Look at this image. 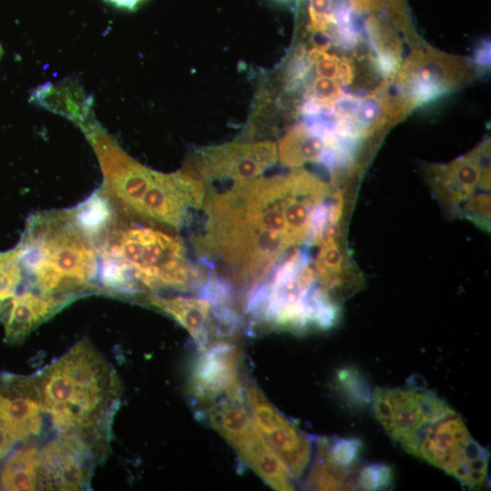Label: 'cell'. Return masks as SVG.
I'll use <instances>...</instances> for the list:
<instances>
[{
  "mask_svg": "<svg viewBox=\"0 0 491 491\" xmlns=\"http://www.w3.org/2000/svg\"><path fill=\"white\" fill-rule=\"evenodd\" d=\"M35 376L46 416L58 433L72 432L108 445L120 384L91 342L79 341Z\"/></svg>",
  "mask_w": 491,
  "mask_h": 491,
  "instance_id": "6da1fadb",
  "label": "cell"
},
{
  "mask_svg": "<svg viewBox=\"0 0 491 491\" xmlns=\"http://www.w3.org/2000/svg\"><path fill=\"white\" fill-rule=\"evenodd\" d=\"M15 246L24 286L74 299L101 293L96 246L76 225L69 209L31 215Z\"/></svg>",
  "mask_w": 491,
  "mask_h": 491,
  "instance_id": "7a4b0ae2",
  "label": "cell"
},
{
  "mask_svg": "<svg viewBox=\"0 0 491 491\" xmlns=\"http://www.w3.org/2000/svg\"><path fill=\"white\" fill-rule=\"evenodd\" d=\"M305 251L294 250L272 270V276L252 287L244 309L255 324L294 333L334 326L339 310L330 294L317 284Z\"/></svg>",
  "mask_w": 491,
  "mask_h": 491,
  "instance_id": "3957f363",
  "label": "cell"
},
{
  "mask_svg": "<svg viewBox=\"0 0 491 491\" xmlns=\"http://www.w3.org/2000/svg\"><path fill=\"white\" fill-rule=\"evenodd\" d=\"M99 251L117 258L129 268L142 295L161 289L199 294L208 278L188 261L178 237L150 226L127 224L120 214L97 245Z\"/></svg>",
  "mask_w": 491,
  "mask_h": 491,
  "instance_id": "277c9868",
  "label": "cell"
},
{
  "mask_svg": "<svg viewBox=\"0 0 491 491\" xmlns=\"http://www.w3.org/2000/svg\"><path fill=\"white\" fill-rule=\"evenodd\" d=\"M473 76L474 68L460 56L430 46L414 49L394 78L396 94L389 95L393 123L399 122L415 108L455 91Z\"/></svg>",
  "mask_w": 491,
  "mask_h": 491,
  "instance_id": "5b68a950",
  "label": "cell"
},
{
  "mask_svg": "<svg viewBox=\"0 0 491 491\" xmlns=\"http://www.w3.org/2000/svg\"><path fill=\"white\" fill-rule=\"evenodd\" d=\"M411 455L467 487L479 486L486 479L487 451L472 437L462 417L453 409L423 429Z\"/></svg>",
  "mask_w": 491,
  "mask_h": 491,
  "instance_id": "8992f818",
  "label": "cell"
},
{
  "mask_svg": "<svg viewBox=\"0 0 491 491\" xmlns=\"http://www.w3.org/2000/svg\"><path fill=\"white\" fill-rule=\"evenodd\" d=\"M197 415L206 419L270 487L293 490L287 470L258 431L246 398H221Z\"/></svg>",
  "mask_w": 491,
  "mask_h": 491,
  "instance_id": "52a82bcc",
  "label": "cell"
},
{
  "mask_svg": "<svg viewBox=\"0 0 491 491\" xmlns=\"http://www.w3.org/2000/svg\"><path fill=\"white\" fill-rule=\"evenodd\" d=\"M93 147L104 176L102 189L124 215H137L141 201L155 180L152 170L128 155L91 117L78 126Z\"/></svg>",
  "mask_w": 491,
  "mask_h": 491,
  "instance_id": "ba28073f",
  "label": "cell"
},
{
  "mask_svg": "<svg viewBox=\"0 0 491 491\" xmlns=\"http://www.w3.org/2000/svg\"><path fill=\"white\" fill-rule=\"evenodd\" d=\"M451 409L436 394L420 388H379L373 397L376 418L409 454L423 429Z\"/></svg>",
  "mask_w": 491,
  "mask_h": 491,
  "instance_id": "9c48e42d",
  "label": "cell"
},
{
  "mask_svg": "<svg viewBox=\"0 0 491 491\" xmlns=\"http://www.w3.org/2000/svg\"><path fill=\"white\" fill-rule=\"evenodd\" d=\"M240 364V351L231 340L219 341L199 350L188 380L195 414L224 397L246 398Z\"/></svg>",
  "mask_w": 491,
  "mask_h": 491,
  "instance_id": "30bf717a",
  "label": "cell"
},
{
  "mask_svg": "<svg viewBox=\"0 0 491 491\" xmlns=\"http://www.w3.org/2000/svg\"><path fill=\"white\" fill-rule=\"evenodd\" d=\"M205 193L204 182L189 164L174 173L157 172L137 216L180 228L187 221L189 209L203 206Z\"/></svg>",
  "mask_w": 491,
  "mask_h": 491,
  "instance_id": "8fae6325",
  "label": "cell"
},
{
  "mask_svg": "<svg viewBox=\"0 0 491 491\" xmlns=\"http://www.w3.org/2000/svg\"><path fill=\"white\" fill-rule=\"evenodd\" d=\"M246 397L252 418L267 445L291 478L300 477L311 459V441L282 415L253 383H246Z\"/></svg>",
  "mask_w": 491,
  "mask_h": 491,
  "instance_id": "7c38bea8",
  "label": "cell"
},
{
  "mask_svg": "<svg viewBox=\"0 0 491 491\" xmlns=\"http://www.w3.org/2000/svg\"><path fill=\"white\" fill-rule=\"evenodd\" d=\"M276 158V146L270 141L229 143L197 150L189 165L204 183L221 179L237 183L258 177Z\"/></svg>",
  "mask_w": 491,
  "mask_h": 491,
  "instance_id": "4fadbf2b",
  "label": "cell"
},
{
  "mask_svg": "<svg viewBox=\"0 0 491 491\" xmlns=\"http://www.w3.org/2000/svg\"><path fill=\"white\" fill-rule=\"evenodd\" d=\"M46 417L35 375L0 373V422L15 442L35 441Z\"/></svg>",
  "mask_w": 491,
  "mask_h": 491,
  "instance_id": "5bb4252c",
  "label": "cell"
},
{
  "mask_svg": "<svg viewBox=\"0 0 491 491\" xmlns=\"http://www.w3.org/2000/svg\"><path fill=\"white\" fill-rule=\"evenodd\" d=\"M145 304L165 313L186 329L199 350L211 345L231 340L232 334L219 320L214 305L199 296L142 295Z\"/></svg>",
  "mask_w": 491,
  "mask_h": 491,
  "instance_id": "9a60e30c",
  "label": "cell"
},
{
  "mask_svg": "<svg viewBox=\"0 0 491 491\" xmlns=\"http://www.w3.org/2000/svg\"><path fill=\"white\" fill-rule=\"evenodd\" d=\"M95 464L87 455L56 436L41 448L39 489H86Z\"/></svg>",
  "mask_w": 491,
  "mask_h": 491,
  "instance_id": "2e32d148",
  "label": "cell"
},
{
  "mask_svg": "<svg viewBox=\"0 0 491 491\" xmlns=\"http://www.w3.org/2000/svg\"><path fill=\"white\" fill-rule=\"evenodd\" d=\"M74 300L24 286L0 319L4 325L5 341L10 344L22 342L35 327Z\"/></svg>",
  "mask_w": 491,
  "mask_h": 491,
  "instance_id": "e0dca14e",
  "label": "cell"
},
{
  "mask_svg": "<svg viewBox=\"0 0 491 491\" xmlns=\"http://www.w3.org/2000/svg\"><path fill=\"white\" fill-rule=\"evenodd\" d=\"M30 100L77 126L95 115L93 98L74 78L67 77L56 83L48 82L39 85L32 92Z\"/></svg>",
  "mask_w": 491,
  "mask_h": 491,
  "instance_id": "ac0fdd59",
  "label": "cell"
},
{
  "mask_svg": "<svg viewBox=\"0 0 491 491\" xmlns=\"http://www.w3.org/2000/svg\"><path fill=\"white\" fill-rule=\"evenodd\" d=\"M41 448L35 441L24 442L3 460L0 468V487L22 491L40 488Z\"/></svg>",
  "mask_w": 491,
  "mask_h": 491,
  "instance_id": "d6986e66",
  "label": "cell"
},
{
  "mask_svg": "<svg viewBox=\"0 0 491 491\" xmlns=\"http://www.w3.org/2000/svg\"><path fill=\"white\" fill-rule=\"evenodd\" d=\"M69 211L76 225L96 246L109 233L120 214L116 205L102 187Z\"/></svg>",
  "mask_w": 491,
  "mask_h": 491,
  "instance_id": "ffe728a7",
  "label": "cell"
},
{
  "mask_svg": "<svg viewBox=\"0 0 491 491\" xmlns=\"http://www.w3.org/2000/svg\"><path fill=\"white\" fill-rule=\"evenodd\" d=\"M324 137L308 125L291 128L279 141L278 158L287 166H300L321 161L326 152Z\"/></svg>",
  "mask_w": 491,
  "mask_h": 491,
  "instance_id": "44dd1931",
  "label": "cell"
},
{
  "mask_svg": "<svg viewBox=\"0 0 491 491\" xmlns=\"http://www.w3.org/2000/svg\"><path fill=\"white\" fill-rule=\"evenodd\" d=\"M362 466L348 468L337 464L317 441L316 458L307 475L306 486L315 490L357 489Z\"/></svg>",
  "mask_w": 491,
  "mask_h": 491,
  "instance_id": "7402d4cb",
  "label": "cell"
},
{
  "mask_svg": "<svg viewBox=\"0 0 491 491\" xmlns=\"http://www.w3.org/2000/svg\"><path fill=\"white\" fill-rule=\"evenodd\" d=\"M480 177V167L476 162L475 154L457 159L437 172L440 184L449 193H456L458 198L470 193Z\"/></svg>",
  "mask_w": 491,
  "mask_h": 491,
  "instance_id": "603a6c76",
  "label": "cell"
},
{
  "mask_svg": "<svg viewBox=\"0 0 491 491\" xmlns=\"http://www.w3.org/2000/svg\"><path fill=\"white\" fill-rule=\"evenodd\" d=\"M24 284L17 247L0 252V319Z\"/></svg>",
  "mask_w": 491,
  "mask_h": 491,
  "instance_id": "cb8c5ba5",
  "label": "cell"
},
{
  "mask_svg": "<svg viewBox=\"0 0 491 491\" xmlns=\"http://www.w3.org/2000/svg\"><path fill=\"white\" fill-rule=\"evenodd\" d=\"M342 95L341 85L336 79L318 76L311 85L308 101L328 110L336 106Z\"/></svg>",
  "mask_w": 491,
  "mask_h": 491,
  "instance_id": "d4e9b609",
  "label": "cell"
},
{
  "mask_svg": "<svg viewBox=\"0 0 491 491\" xmlns=\"http://www.w3.org/2000/svg\"><path fill=\"white\" fill-rule=\"evenodd\" d=\"M393 481L391 467L384 464H370L361 467L359 472V488L378 490L386 488Z\"/></svg>",
  "mask_w": 491,
  "mask_h": 491,
  "instance_id": "484cf974",
  "label": "cell"
},
{
  "mask_svg": "<svg viewBox=\"0 0 491 491\" xmlns=\"http://www.w3.org/2000/svg\"><path fill=\"white\" fill-rule=\"evenodd\" d=\"M326 45H316L307 53L311 65H315L319 76L333 78L337 81L342 57L326 51Z\"/></svg>",
  "mask_w": 491,
  "mask_h": 491,
  "instance_id": "4316f807",
  "label": "cell"
},
{
  "mask_svg": "<svg viewBox=\"0 0 491 491\" xmlns=\"http://www.w3.org/2000/svg\"><path fill=\"white\" fill-rule=\"evenodd\" d=\"M335 0H310L308 5L309 30L326 33L332 28Z\"/></svg>",
  "mask_w": 491,
  "mask_h": 491,
  "instance_id": "83f0119b",
  "label": "cell"
},
{
  "mask_svg": "<svg viewBox=\"0 0 491 491\" xmlns=\"http://www.w3.org/2000/svg\"><path fill=\"white\" fill-rule=\"evenodd\" d=\"M15 443L0 422V462L10 454Z\"/></svg>",
  "mask_w": 491,
  "mask_h": 491,
  "instance_id": "f1b7e54d",
  "label": "cell"
},
{
  "mask_svg": "<svg viewBox=\"0 0 491 491\" xmlns=\"http://www.w3.org/2000/svg\"><path fill=\"white\" fill-rule=\"evenodd\" d=\"M475 63L479 65L481 68H487L490 64V45L489 42H484L476 50L475 54Z\"/></svg>",
  "mask_w": 491,
  "mask_h": 491,
  "instance_id": "f546056e",
  "label": "cell"
},
{
  "mask_svg": "<svg viewBox=\"0 0 491 491\" xmlns=\"http://www.w3.org/2000/svg\"><path fill=\"white\" fill-rule=\"evenodd\" d=\"M106 1L118 7L133 10L143 0H106Z\"/></svg>",
  "mask_w": 491,
  "mask_h": 491,
  "instance_id": "4dcf8cb0",
  "label": "cell"
},
{
  "mask_svg": "<svg viewBox=\"0 0 491 491\" xmlns=\"http://www.w3.org/2000/svg\"><path fill=\"white\" fill-rule=\"evenodd\" d=\"M276 2H279V3H290L292 1H297V0H275Z\"/></svg>",
  "mask_w": 491,
  "mask_h": 491,
  "instance_id": "1f68e13d",
  "label": "cell"
}]
</instances>
